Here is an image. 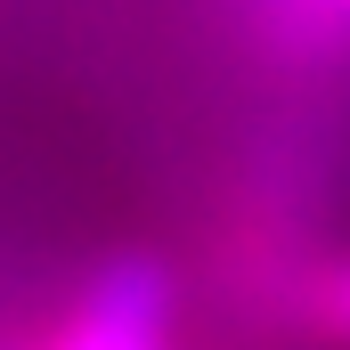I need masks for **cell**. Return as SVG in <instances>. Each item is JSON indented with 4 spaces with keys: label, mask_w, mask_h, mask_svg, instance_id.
<instances>
[{
    "label": "cell",
    "mask_w": 350,
    "mask_h": 350,
    "mask_svg": "<svg viewBox=\"0 0 350 350\" xmlns=\"http://www.w3.org/2000/svg\"><path fill=\"white\" fill-rule=\"evenodd\" d=\"M172 318H179V277L163 253L131 245L106 253L74 285V301L57 310V326L25 350H172Z\"/></svg>",
    "instance_id": "cell-1"
},
{
    "label": "cell",
    "mask_w": 350,
    "mask_h": 350,
    "mask_svg": "<svg viewBox=\"0 0 350 350\" xmlns=\"http://www.w3.org/2000/svg\"><path fill=\"white\" fill-rule=\"evenodd\" d=\"M285 310H293V342L301 350H350V245L301 269Z\"/></svg>",
    "instance_id": "cell-2"
},
{
    "label": "cell",
    "mask_w": 350,
    "mask_h": 350,
    "mask_svg": "<svg viewBox=\"0 0 350 350\" xmlns=\"http://www.w3.org/2000/svg\"><path fill=\"white\" fill-rule=\"evenodd\" d=\"M269 8L301 33H350V0H269Z\"/></svg>",
    "instance_id": "cell-3"
}]
</instances>
